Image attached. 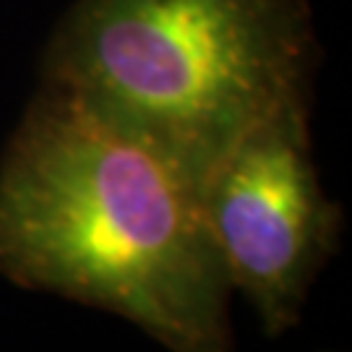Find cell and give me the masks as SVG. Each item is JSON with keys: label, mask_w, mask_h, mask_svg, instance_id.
<instances>
[{"label": "cell", "mask_w": 352, "mask_h": 352, "mask_svg": "<svg viewBox=\"0 0 352 352\" xmlns=\"http://www.w3.org/2000/svg\"><path fill=\"white\" fill-rule=\"evenodd\" d=\"M0 274L110 311L170 352H235L199 183L52 84L0 160Z\"/></svg>", "instance_id": "1"}, {"label": "cell", "mask_w": 352, "mask_h": 352, "mask_svg": "<svg viewBox=\"0 0 352 352\" xmlns=\"http://www.w3.org/2000/svg\"><path fill=\"white\" fill-rule=\"evenodd\" d=\"M199 193L230 289L251 302L266 337L285 334L342 238V209L324 193L311 154L308 97L248 128Z\"/></svg>", "instance_id": "3"}, {"label": "cell", "mask_w": 352, "mask_h": 352, "mask_svg": "<svg viewBox=\"0 0 352 352\" xmlns=\"http://www.w3.org/2000/svg\"><path fill=\"white\" fill-rule=\"evenodd\" d=\"M305 0H76L45 58L63 89L144 139L199 188L235 141L308 97Z\"/></svg>", "instance_id": "2"}]
</instances>
